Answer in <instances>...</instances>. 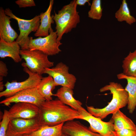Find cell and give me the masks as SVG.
Here are the masks:
<instances>
[{
  "label": "cell",
  "instance_id": "277c9868",
  "mask_svg": "<svg viewBox=\"0 0 136 136\" xmlns=\"http://www.w3.org/2000/svg\"><path fill=\"white\" fill-rule=\"evenodd\" d=\"M20 54L22 59L25 61L22 63V66L26 67L31 72L41 75L44 74L46 69L54 65V62L49 60L48 56L39 50L21 49Z\"/></svg>",
  "mask_w": 136,
  "mask_h": 136
},
{
  "label": "cell",
  "instance_id": "d4e9b609",
  "mask_svg": "<svg viewBox=\"0 0 136 136\" xmlns=\"http://www.w3.org/2000/svg\"><path fill=\"white\" fill-rule=\"evenodd\" d=\"M10 120L8 116V111L5 110L0 122V136H6Z\"/></svg>",
  "mask_w": 136,
  "mask_h": 136
},
{
  "label": "cell",
  "instance_id": "5bb4252c",
  "mask_svg": "<svg viewBox=\"0 0 136 136\" xmlns=\"http://www.w3.org/2000/svg\"><path fill=\"white\" fill-rule=\"evenodd\" d=\"M11 17L6 15L4 10L0 8V38L8 42L14 41L18 35L10 25Z\"/></svg>",
  "mask_w": 136,
  "mask_h": 136
},
{
  "label": "cell",
  "instance_id": "484cf974",
  "mask_svg": "<svg viewBox=\"0 0 136 136\" xmlns=\"http://www.w3.org/2000/svg\"><path fill=\"white\" fill-rule=\"evenodd\" d=\"M15 3L20 8L33 7L36 5L33 0H18Z\"/></svg>",
  "mask_w": 136,
  "mask_h": 136
},
{
  "label": "cell",
  "instance_id": "cb8c5ba5",
  "mask_svg": "<svg viewBox=\"0 0 136 136\" xmlns=\"http://www.w3.org/2000/svg\"><path fill=\"white\" fill-rule=\"evenodd\" d=\"M88 12V17L93 19L99 20L102 16L103 8L101 0H93Z\"/></svg>",
  "mask_w": 136,
  "mask_h": 136
},
{
  "label": "cell",
  "instance_id": "2e32d148",
  "mask_svg": "<svg viewBox=\"0 0 136 136\" xmlns=\"http://www.w3.org/2000/svg\"><path fill=\"white\" fill-rule=\"evenodd\" d=\"M54 4V0H50L49 6L44 12L39 15L40 24L39 28L34 34L36 37H45L49 34V30L52 28L51 25L54 23L51 12Z\"/></svg>",
  "mask_w": 136,
  "mask_h": 136
},
{
  "label": "cell",
  "instance_id": "8fae6325",
  "mask_svg": "<svg viewBox=\"0 0 136 136\" xmlns=\"http://www.w3.org/2000/svg\"><path fill=\"white\" fill-rule=\"evenodd\" d=\"M45 100L39 93L37 87H35L20 91L3 100L0 104L9 106L12 103L24 102L34 104L39 107Z\"/></svg>",
  "mask_w": 136,
  "mask_h": 136
},
{
  "label": "cell",
  "instance_id": "5b68a950",
  "mask_svg": "<svg viewBox=\"0 0 136 136\" xmlns=\"http://www.w3.org/2000/svg\"><path fill=\"white\" fill-rule=\"evenodd\" d=\"M5 14L17 21L20 31V34L16 41L18 42L21 50L29 49L30 41L29 34L32 32H36L40 24L39 15H36L30 19L20 18L14 15L9 8L4 10Z\"/></svg>",
  "mask_w": 136,
  "mask_h": 136
},
{
  "label": "cell",
  "instance_id": "e0dca14e",
  "mask_svg": "<svg viewBox=\"0 0 136 136\" xmlns=\"http://www.w3.org/2000/svg\"><path fill=\"white\" fill-rule=\"evenodd\" d=\"M117 77L119 79H125L127 81L125 89L128 96L127 109L129 113L132 114L136 107V77L127 76L123 73L117 74Z\"/></svg>",
  "mask_w": 136,
  "mask_h": 136
},
{
  "label": "cell",
  "instance_id": "30bf717a",
  "mask_svg": "<svg viewBox=\"0 0 136 136\" xmlns=\"http://www.w3.org/2000/svg\"><path fill=\"white\" fill-rule=\"evenodd\" d=\"M78 111L81 116V119L89 123V128L93 131L99 134L101 136H117L111 120L108 122L104 121L92 115L84 108Z\"/></svg>",
  "mask_w": 136,
  "mask_h": 136
},
{
  "label": "cell",
  "instance_id": "ffe728a7",
  "mask_svg": "<svg viewBox=\"0 0 136 136\" xmlns=\"http://www.w3.org/2000/svg\"><path fill=\"white\" fill-rule=\"evenodd\" d=\"M56 86L53 78L48 75L42 78L37 87L40 95L46 100H49L53 99L52 96L54 94L52 91Z\"/></svg>",
  "mask_w": 136,
  "mask_h": 136
},
{
  "label": "cell",
  "instance_id": "7c38bea8",
  "mask_svg": "<svg viewBox=\"0 0 136 136\" xmlns=\"http://www.w3.org/2000/svg\"><path fill=\"white\" fill-rule=\"evenodd\" d=\"M39 112V107L30 103H15L8 111L10 120L16 118L28 119L37 118Z\"/></svg>",
  "mask_w": 136,
  "mask_h": 136
},
{
  "label": "cell",
  "instance_id": "4fadbf2b",
  "mask_svg": "<svg viewBox=\"0 0 136 136\" xmlns=\"http://www.w3.org/2000/svg\"><path fill=\"white\" fill-rule=\"evenodd\" d=\"M62 131L63 133L70 136H101L99 134L93 131L79 121L74 120L64 123Z\"/></svg>",
  "mask_w": 136,
  "mask_h": 136
},
{
  "label": "cell",
  "instance_id": "4316f807",
  "mask_svg": "<svg viewBox=\"0 0 136 136\" xmlns=\"http://www.w3.org/2000/svg\"><path fill=\"white\" fill-rule=\"evenodd\" d=\"M115 133L117 136H136V130L132 129H123L115 131Z\"/></svg>",
  "mask_w": 136,
  "mask_h": 136
},
{
  "label": "cell",
  "instance_id": "ac0fdd59",
  "mask_svg": "<svg viewBox=\"0 0 136 136\" xmlns=\"http://www.w3.org/2000/svg\"><path fill=\"white\" fill-rule=\"evenodd\" d=\"M73 89L70 88L61 87L57 90L54 96L57 97L63 103L72 108L79 111L83 109L82 104L76 99L73 96Z\"/></svg>",
  "mask_w": 136,
  "mask_h": 136
},
{
  "label": "cell",
  "instance_id": "8992f818",
  "mask_svg": "<svg viewBox=\"0 0 136 136\" xmlns=\"http://www.w3.org/2000/svg\"><path fill=\"white\" fill-rule=\"evenodd\" d=\"M57 38L56 32L54 31L51 28L49 30V35L47 36L38 37L35 39L30 37L29 49L40 50L48 56L55 55L61 51L59 47L62 44Z\"/></svg>",
  "mask_w": 136,
  "mask_h": 136
},
{
  "label": "cell",
  "instance_id": "d6986e66",
  "mask_svg": "<svg viewBox=\"0 0 136 136\" xmlns=\"http://www.w3.org/2000/svg\"><path fill=\"white\" fill-rule=\"evenodd\" d=\"M110 120L112 122L115 131L125 129L136 130V125L120 109L112 114Z\"/></svg>",
  "mask_w": 136,
  "mask_h": 136
},
{
  "label": "cell",
  "instance_id": "7402d4cb",
  "mask_svg": "<svg viewBox=\"0 0 136 136\" xmlns=\"http://www.w3.org/2000/svg\"><path fill=\"white\" fill-rule=\"evenodd\" d=\"M122 63L123 73L127 76L136 77V49L130 52Z\"/></svg>",
  "mask_w": 136,
  "mask_h": 136
},
{
  "label": "cell",
  "instance_id": "ba28073f",
  "mask_svg": "<svg viewBox=\"0 0 136 136\" xmlns=\"http://www.w3.org/2000/svg\"><path fill=\"white\" fill-rule=\"evenodd\" d=\"M44 74H48L53 78L56 86L60 85L73 89L77 79L73 74L69 72V67L60 62L53 67L46 68Z\"/></svg>",
  "mask_w": 136,
  "mask_h": 136
},
{
  "label": "cell",
  "instance_id": "83f0119b",
  "mask_svg": "<svg viewBox=\"0 0 136 136\" xmlns=\"http://www.w3.org/2000/svg\"><path fill=\"white\" fill-rule=\"evenodd\" d=\"M8 69L6 64L2 61H0V77H6L8 74Z\"/></svg>",
  "mask_w": 136,
  "mask_h": 136
},
{
  "label": "cell",
  "instance_id": "603a6c76",
  "mask_svg": "<svg viewBox=\"0 0 136 136\" xmlns=\"http://www.w3.org/2000/svg\"><path fill=\"white\" fill-rule=\"evenodd\" d=\"M64 123L53 126H41L38 130L29 134L25 135L26 136H61L62 129Z\"/></svg>",
  "mask_w": 136,
  "mask_h": 136
},
{
  "label": "cell",
  "instance_id": "f546056e",
  "mask_svg": "<svg viewBox=\"0 0 136 136\" xmlns=\"http://www.w3.org/2000/svg\"><path fill=\"white\" fill-rule=\"evenodd\" d=\"M4 85L3 84V81H0V91L1 92L3 91V90L4 88Z\"/></svg>",
  "mask_w": 136,
  "mask_h": 136
},
{
  "label": "cell",
  "instance_id": "6da1fadb",
  "mask_svg": "<svg viewBox=\"0 0 136 136\" xmlns=\"http://www.w3.org/2000/svg\"><path fill=\"white\" fill-rule=\"evenodd\" d=\"M37 117L40 126H53L73 120L81 119L79 112L58 99L45 100L39 107Z\"/></svg>",
  "mask_w": 136,
  "mask_h": 136
},
{
  "label": "cell",
  "instance_id": "9a60e30c",
  "mask_svg": "<svg viewBox=\"0 0 136 136\" xmlns=\"http://www.w3.org/2000/svg\"><path fill=\"white\" fill-rule=\"evenodd\" d=\"M20 47L16 41L8 42L0 38V57L11 58L16 63L21 62L22 58L20 54Z\"/></svg>",
  "mask_w": 136,
  "mask_h": 136
},
{
  "label": "cell",
  "instance_id": "4dcf8cb0",
  "mask_svg": "<svg viewBox=\"0 0 136 136\" xmlns=\"http://www.w3.org/2000/svg\"><path fill=\"white\" fill-rule=\"evenodd\" d=\"M61 136H70L68 135H67V134L63 133H62V134Z\"/></svg>",
  "mask_w": 136,
  "mask_h": 136
},
{
  "label": "cell",
  "instance_id": "3957f363",
  "mask_svg": "<svg viewBox=\"0 0 136 136\" xmlns=\"http://www.w3.org/2000/svg\"><path fill=\"white\" fill-rule=\"evenodd\" d=\"M77 6L76 0L72 1L58 11L57 14L55 12L54 15H52L55 23L56 32L58 40L60 41L64 34L76 28L80 22V17L77 10Z\"/></svg>",
  "mask_w": 136,
  "mask_h": 136
},
{
  "label": "cell",
  "instance_id": "1f68e13d",
  "mask_svg": "<svg viewBox=\"0 0 136 136\" xmlns=\"http://www.w3.org/2000/svg\"><path fill=\"white\" fill-rule=\"evenodd\" d=\"M18 136H26L25 135H19Z\"/></svg>",
  "mask_w": 136,
  "mask_h": 136
},
{
  "label": "cell",
  "instance_id": "7a4b0ae2",
  "mask_svg": "<svg viewBox=\"0 0 136 136\" xmlns=\"http://www.w3.org/2000/svg\"><path fill=\"white\" fill-rule=\"evenodd\" d=\"M109 91L112 94V98L108 105L102 108H95L92 106H87L88 112L93 116L101 120L108 115L113 114L117 110L127 105L128 94L121 85L117 83L110 82L109 84L101 88L100 91Z\"/></svg>",
  "mask_w": 136,
  "mask_h": 136
},
{
  "label": "cell",
  "instance_id": "f1b7e54d",
  "mask_svg": "<svg viewBox=\"0 0 136 136\" xmlns=\"http://www.w3.org/2000/svg\"><path fill=\"white\" fill-rule=\"evenodd\" d=\"M89 0H76V3L77 5L80 6H84L85 4L87 3L89 6H91V4L89 2Z\"/></svg>",
  "mask_w": 136,
  "mask_h": 136
},
{
  "label": "cell",
  "instance_id": "52a82bcc",
  "mask_svg": "<svg viewBox=\"0 0 136 136\" xmlns=\"http://www.w3.org/2000/svg\"><path fill=\"white\" fill-rule=\"evenodd\" d=\"M23 67V71L28 75V78L21 82L7 81L4 85L6 89L0 92V97H8L23 90L37 87L43 78L42 75L31 72L26 67Z\"/></svg>",
  "mask_w": 136,
  "mask_h": 136
},
{
  "label": "cell",
  "instance_id": "44dd1931",
  "mask_svg": "<svg viewBox=\"0 0 136 136\" xmlns=\"http://www.w3.org/2000/svg\"><path fill=\"white\" fill-rule=\"evenodd\" d=\"M115 18L119 22H125L131 25L135 23L136 19L131 15L126 0H123L119 9L115 14Z\"/></svg>",
  "mask_w": 136,
  "mask_h": 136
},
{
  "label": "cell",
  "instance_id": "9c48e42d",
  "mask_svg": "<svg viewBox=\"0 0 136 136\" xmlns=\"http://www.w3.org/2000/svg\"><path fill=\"white\" fill-rule=\"evenodd\" d=\"M41 127L37 118L28 119L16 118L11 119L6 136H18L29 134Z\"/></svg>",
  "mask_w": 136,
  "mask_h": 136
}]
</instances>
